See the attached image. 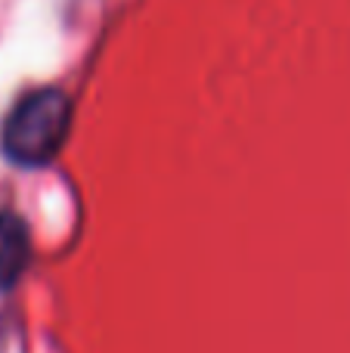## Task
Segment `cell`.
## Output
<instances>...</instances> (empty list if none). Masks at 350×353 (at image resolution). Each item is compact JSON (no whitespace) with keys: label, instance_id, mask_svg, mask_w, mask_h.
Returning a JSON list of instances; mask_svg holds the SVG:
<instances>
[{"label":"cell","instance_id":"cell-1","mask_svg":"<svg viewBox=\"0 0 350 353\" xmlns=\"http://www.w3.org/2000/svg\"><path fill=\"white\" fill-rule=\"evenodd\" d=\"M72 130V99L62 90H37L12 109L3 128V152L22 168H43L59 155Z\"/></svg>","mask_w":350,"mask_h":353},{"label":"cell","instance_id":"cell-2","mask_svg":"<svg viewBox=\"0 0 350 353\" xmlns=\"http://www.w3.org/2000/svg\"><path fill=\"white\" fill-rule=\"evenodd\" d=\"M31 261L28 230L16 214H0V292L12 288L22 279Z\"/></svg>","mask_w":350,"mask_h":353}]
</instances>
